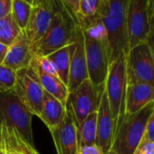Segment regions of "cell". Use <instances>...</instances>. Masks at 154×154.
<instances>
[{
    "label": "cell",
    "mask_w": 154,
    "mask_h": 154,
    "mask_svg": "<svg viewBox=\"0 0 154 154\" xmlns=\"http://www.w3.org/2000/svg\"><path fill=\"white\" fill-rule=\"evenodd\" d=\"M15 84V72L0 64V90H11Z\"/></svg>",
    "instance_id": "d4e9b609"
},
{
    "label": "cell",
    "mask_w": 154,
    "mask_h": 154,
    "mask_svg": "<svg viewBox=\"0 0 154 154\" xmlns=\"http://www.w3.org/2000/svg\"><path fill=\"white\" fill-rule=\"evenodd\" d=\"M152 0H127L126 29L129 49L151 44L152 35Z\"/></svg>",
    "instance_id": "8992f818"
},
{
    "label": "cell",
    "mask_w": 154,
    "mask_h": 154,
    "mask_svg": "<svg viewBox=\"0 0 154 154\" xmlns=\"http://www.w3.org/2000/svg\"><path fill=\"white\" fill-rule=\"evenodd\" d=\"M13 0H0V19L11 13Z\"/></svg>",
    "instance_id": "83f0119b"
},
{
    "label": "cell",
    "mask_w": 154,
    "mask_h": 154,
    "mask_svg": "<svg viewBox=\"0 0 154 154\" xmlns=\"http://www.w3.org/2000/svg\"><path fill=\"white\" fill-rule=\"evenodd\" d=\"M60 2L61 0H44L32 8L27 26L23 30L32 50L48 30Z\"/></svg>",
    "instance_id": "8fae6325"
},
{
    "label": "cell",
    "mask_w": 154,
    "mask_h": 154,
    "mask_svg": "<svg viewBox=\"0 0 154 154\" xmlns=\"http://www.w3.org/2000/svg\"><path fill=\"white\" fill-rule=\"evenodd\" d=\"M154 114V102L139 112L125 115L118 124L110 151L116 154H133L141 143L147 123Z\"/></svg>",
    "instance_id": "277c9868"
},
{
    "label": "cell",
    "mask_w": 154,
    "mask_h": 154,
    "mask_svg": "<svg viewBox=\"0 0 154 154\" xmlns=\"http://www.w3.org/2000/svg\"><path fill=\"white\" fill-rule=\"evenodd\" d=\"M125 58L126 54H123L109 64L105 83V93L114 119L116 130L125 116V97L127 85Z\"/></svg>",
    "instance_id": "52a82bcc"
},
{
    "label": "cell",
    "mask_w": 154,
    "mask_h": 154,
    "mask_svg": "<svg viewBox=\"0 0 154 154\" xmlns=\"http://www.w3.org/2000/svg\"><path fill=\"white\" fill-rule=\"evenodd\" d=\"M104 90L97 89L89 79H86L75 90L69 93L66 104L69 107L77 127L91 113L97 111Z\"/></svg>",
    "instance_id": "30bf717a"
},
{
    "label": "cell",
    "mask_w": 154,
    "mask_h": 154,
    "mask_svg": "<svg viewBox=\"0 0 154 154\" xmlns=\"http://www.w3.org/2000/svg\"><path fill=\"white\" fill-rule=\"evenodd\" d=\"M32 8V7L23 0H13L12 2L10 14L21 31H23L27 26Z\"/></svg>",
    "instance_id": "7402d4cb"
},
{
    "label": "cell",
    "mask_w": 154,
    "mask_h": 154,
    "mask_svg": "<svg viewBox=\"0 0 154 154\" xmlns=\"http://www.w3.org/2000/svg\"><path fill=\"white\" fill-rule=\"evenodd\" d=\"M24 2H26L27 4H29L32 7H35L39 5H41L44 0H23Z\"/></svg>",
    "instance_id": "1f68e13d"
},
{
    "label": "cell",
    "mask_w": 154,
    "mask_h": 154,
    "mask_svg": "<svg viewBox=\"0 0 154 154\" xmlns=\"http://www.w3.org/2000/svg\"><path fill=\"white\" fill-rule=\"evenodd\" d=\"M32 115L39 116L44 90L35 71L29 65L15 72V84L13 88Z\"/></svg>",
    "instance_id": "9c48e42d"
},
{
    "label": "cell",
    "mask_w": 154,
    "mask_h": 154,
    "mask_svg": "<svg viewBox=\"0 0 154 154\" xmlns=\"http://www.w3.org/2000/svg\"><path fill=\"white\" fill-rule=\"evenodd\" d=\"M126 83L154 85V60L152 46L147 42L129 49L126 58Z\"/></svg>",
    "instance_id": "ba28073f"
},
{
    "label": "cell",
    "mask_w": 154,
    "mask_h": 154,
    "mask_svg": "<svg viewBox=\"0 0 154 154\" xmlns=\"http://www.w3.org/2000/svg\"><path fill=\"white\" fill-rule=\"evenodd\" d=\"M115 132L116 126L114 119L104 89L97 109V146L104 153L106 154L110 151L115 136Z\"/></svg>",
    "instance_id": "5bb4252c"
},
{
    "label": "cell",
    "mask_w": 154,
    "mask_h": 154,
    "mask_svg": "<svg viewBox=\"0 0 154 154\" xmlns=\"http://www.w3.org/2000/svg\"><path fill=\"white\" fill-rule=\"evenodd\" d=\"M97 111L88 114L78 126V144L79 147L97 145Z\"/></svg>",
    "instance_id": "ffe728a7"
},
{
    "label": "cell",
    "mask_w": 154,
    "mask_h": 154,
    "mask_svg": "<svg viewBox=\"0 0 154 154\" xmlns=\"http://www.w3.org/2000/svg\"><path fill=\"white\" fill-rule=\"evenodd\" d=\"M65 111V106L60 101L44 91L42 110L38 117L45 123L50 133L53 132L60 123Z\"/></svg>",
    "instance_id": "d6986e66"
},
{
    "label": "cell",
    "mask_w": 154,
    "mask_h": 154,
    "mask_svg": "<svg viewBox=\"0 0 154 154\" xmlns=\"http://www.w3.org/2000/svg\"><path fill=\"white\" fill-rule=\"evenodd\" d=\"M20 32L21 30L14 21L11 14L0 19V44L9 46Z\"/></svg>",
    "instance_id": "603a6c76"
},
{
    "label": "cell",
    "mask_w": 154,
    "mask_h": 154,
    "mask_svg": "<svg viewBox=\"0 0 154 154\" xmlns=\"http://www.w3.org/2000/svg\"><path fill=\"white\" fill-rule=\"evenodd\" d=\"M65 109L62 121L51 134L54 141L57 154H78V127L67 104Z\"/></svg>",
    "instance_id": "4fadbf2b"
},
{
    "label": "cell",
    "mask_w": 154,
    "mask_h": 154,
    "mask_svg": "<svg viewBox=\"0 0 154 154\" xmlns=\"http://www.w3.org/2000/svg\"><path fill=\"white\" fill-rule=\"evenodd\" d=\"M100 5V0H79L75 16L77 20L89 19L97 15Z\"/></svg>",
    "instance_id": "cb8c5ba5"
},
{
    "label": "cell",
    "mask_w": 154,
    "mask_h": 154,
    "mask_svg": "<svg viewBox=\"0 0 154 154\" xmlns=\"http://www.w3.org/2000/svg\"><path fill=\"white\" fill-rule=\"evenodd\" d=\"M126 8L127 0H100L97 15L106 34L109 64L129 51Z\"/></svg>",
    "instance_id": "7a4b0ae2"
},
{
    "label": "cell",
    "mask_w": 154,
    "mask_h": 154,
    "mask_svg": "<svg viewBox=\"0 0 154 154\" xmlns=\"http://www.w3.org/2000/svg\"><path fill=\"white\" fill-rule=\"evenodd\" d=\"M86 79H88V74L85 54L84 37L82 30L79 25L75 40L70 44L69 70L67 84L69 93L75 90Z\"/></svg>",
    "instance_id": "7c38bea8"
},
{
    "label": "cell",
    "mask_w": 154,
    "mask_h": 154,
    "mask_svg": "<svg viewBox=\"0 0 154 154\" xmlns=\"http://www.w3.org/2000/svg\"><path fill=\"white\" fill-rule=\"evenodd\" d=\"M7 49H8V46L3 44H0V64H2L5 60V57L7 53Z\"/></svg>",
    "instance_id": "4dcf8cb0"
},
{
    "label": "cell",
    "mask_w": 154,
    "mask_h": 154,
    "mask_svg": "<svg viewBox=\"0 0 154 154\" xmlns=\"http://www.w3.org/2000/svg\"><path fill=\"white\" fill-rule=\"evenodd\" d=\"M0 154H11L10 152H7L5 151H3V150H0Z\"/></svg>",
    "instance_id": "d6a6232c"
},
{
    "label": "cell",
    "mask_w": 154,
    "mask_h": 154,
    "mask_svg": "<svg viewBox=\"0 0 154 154\" xmlns=\"http://www.w3.org/2000/svg\"><path fill=\"white\" fill-rule=\"evenodd\" d=\"M154 85L149 84H127L125 97V115L133 114L153 102Z\"/></svg>",
    "instance_id": "2e32d148"
},
{
    "label": "cell",
    "mask_w": 154,
    "mask_h": 154,
    "mask_svg": "<svg viewBox=\"0 0 154 154\" xmlns=\"http://www.w3.org/2000/svg\"><path fill=\"white\" fill-rule=\"evenodd\" d=\"M78 154H106L104 153L97 145L94 146H84L79 147L78 150Z\"/></svg>",
    "instance_id": "f1b7e54d"
},
{
    "label": "cell",
    "mask_w": 154,
    "mask_h": 154,
    "mask_svg": "<svg viewBox=\"0 0 154 154\" xmlns=\"http://www.w3.org/2000/svg\"><path fill=\"white\" fill-rule=\"evenodd\" d=\"M133 154H154V143L141 141Z\"/></svg>",
    "instance_id": "4316f807"
},
{
    "label": "cell",
    "mask_w": 154,
    "mask_h": 154,
    "mask_svg": "<svg viewBox=\"0 0 154 154\" xmlns=\"http://www.w3.org/2000/svg\"><path fill=\"white\" fill-rule=\"evenodd\" d=\"M0 150L11 154H39L36 149L27 143L11 127L0 125Z\"/></svg>",
    "instance_id": "e0dca14e"
},
{
    "label": "cell",
    "mask_w": 154,
    "mask_h": 154,
    "mask_svg": "<svg viewBox=\"0 0 154 154\" xmlns=\"http://www.w3.org/2000/svg\"><path fill=\"white\" fill-rule=\"evenodd\" d=\"M142 141L154 143V114H152L150 117V119L147 123Z\"/></svg>",
    "instance_id": "484cf974"
},
{
    "label": "cell",
    "mask_w": 154,
    "mask_h": 154,
    "mask_svg": "<svg viewBox=\"0 0 154 154\" xmlns=\"http://www.w3.org/2000/svg\"><path fill=\"white\" fill-rule=\"evenodd\" d=\"M79 27L75 15L61 1L44 35L33 46L32 54L48 56L55 51L71 44Z\"/></svg>",
    "instance_id": "3957f363"
},
{
    "label": "cell",
    "mask_w": 154,
    "mask_h": 154,
    "mask_svg": "<svg viewBox=\"0 0 154 154\" xmlns=\"http://www.w3.org/2000/svg\"><path fill=\"white\" fill-rule=\"evenodd\" d=\"M32 51L30 43L23 31H21L14 41L8 46L3 65L14 72L26 68L30 65L32 58Z\"/></svg>",
    "instance_id": "9a60e30c"
},
{
    "label": "cell",
    "mask_w": 154,
    "mask_h": 154,
    "mask_svg": "<svg viewBox=\"0 0 154 154\" xmlns=\"http://www.w3.org/2000/svg\"><path fill=\"white\" fill-rule=\"evenodd\" d=\"M54 64L58 76L67 85L69 79V60H70V44L62 47L47 56Z\"/></svg>",
    "instance_id": "44dd1931"
},
{
    "label": "cell",
    "mask_w": 154,
    "mask_h": 154,
    "mask_svg": "<svg viewBox=\"0 0 154 154\" xmlns=\"http://www.w3.org/2000/svg\"><path fill=\"white\" fill-rule=\"evenodd\" d=\"M61 1L75 15V12H76V9H77V6H78L79 0H61Z\"/></svg>",
    "instance_id": "f546056e"
},
{
    "label": "cell",
    "mask_w": 154,
    "mask_h": 154,
    "mask_svg": "<svg viewBox=\"0 0 154 154\" xmlns=\"http://www.w3.org/2000/svg\"><path fill=\"white\" fill-rule=\"evenodd\" d=\"M106 154H116V152H112V151H109V152H108Z\"/></svg>",
    "instance_id": "836d02e7"
},
{
    "label": "cell",
    "mask_w": 154,
    "mask_h": 154,
    "mask_svg": "<svg viewBox=\"0 0 154 154\" xmlns=\"http://www.w3.org/2000/svg\"><path fill=\"white\" fill-rule=\"evenodd\" d=\"M84 37L88 79L98 90L105 89L109 59L106 34L99 16L78 21Z\"/></svg>",
    "instance_id": "6da1fadb"
},
{
    "label": "cell",
    "mask_w": 154,
    "mask_h": 154,
    "mask_svg": "<svg viewBox=\"0 0 154 154\" xmlns=\"http://www.w3.org/2000/svg\"><path fill=\"white\" fill-rule=\"evenodd\" d=\"M30 66L37 74L43 90L65 106L69 96L68 86L60 79L59 76L44 72L32 60H31Z\"/></svg>",
    "instance_id": "ac0fdd59"
},
{
    "label": "cell",
    "mask_w": 154,
    "mask_h": 154,
    "mask_svg": "<svg viewBox=\"0 0 154 154\" xmlns=\"http://www.w3.org/2000/svg\"><path fill=\"white\" fill-rule=\"evenodd\" d=\"M32 116L13 89L0 90V125L13 128L27 143L34 147Z\"/></svg>",
    "instance_id": "5b68a950"
}]
</instances>
